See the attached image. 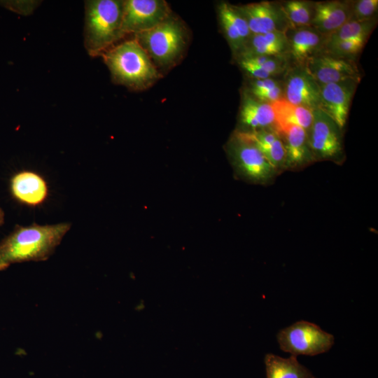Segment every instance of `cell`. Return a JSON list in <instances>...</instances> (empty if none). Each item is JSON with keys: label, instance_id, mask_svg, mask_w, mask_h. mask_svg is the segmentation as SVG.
<instances>
[{"label": "cell", "instance_id": "cell-1", "mask_svg": "<svg viewBox=\"0 0 378 378\" xmlns=\"http://www.w3.org/2000/svg\"><path fill=\"white\" fill-rule=\"evenodd\" d=\"M71 227L69 222L16 225L0 242V271L15 263L47 260Z\"/></svg>", "mask_w": 378, "mask_h": 378}, {"label": "cell", "instance_id": "cell-2", "mask_svg": "<svg viewBox=\"0 0 378 378\" xmlns=\"http://www.w3.org/2000/svg\"><path fill=\"white\" fill-rule=\"evenodd\" d=\"M101 56L113 81L131 89H144L160 76L148 54L135 38L114 45Z\"/></svg>", "mask_w": 378, "mask_h": 378}, {"label": "cell", "instance_id": "cell-3", "mask_svg": "<svg viewBox=\"0 0 378 378\" xmlns=\"http://www.w3.org/2000/svg\"><path fill=\"white\" fill-rule=\"evenodd\" d=\"M123 1H85L84 46L91 56L102 55L123 36Z\"/></svg>", "mask_w": 378, "mask_h": 378}, {"label": "cell", "instance_id": "cell-4", "mask_svg": "<svg viewBox=\"0 0 378 378\" xmlns=\"http://www.w3.org/2000/svg\"><path fill=\"white\" fill-rule=\"evenodd\" d=\"M279 348L291 356H316L328 351L335 343L333 335L316 324L298 321L276 334Z\"/></svg>", "mask_w": 378, "mask_h": 378}, {"label": "cell", "instance_id": "cell-5", "mask_svg": "<svg viewBox=\"0 0 378 378\" xmlns=\"http://www.w3.org/2000/svg\"><path fill=\"white\" fill-rule=\"evenodd\" d=\"M134 36L152 61L159 65H167L176 59L184 43L181 27L169 18Z\"/></svg>", "mask_w": 378, "mask_h": 378}, {"label": "cell", "instance_id": "cell-6", "mask_svg": "<svg viewBox=\"0 0 378 378\" xmlns=\"http://www.w3.org/2000/svg\"><path fill=\"white\" fill-rule=\"evenodd\" d=\"M232 156L239 172L256 183H267L276 171L267 160L246 132L239 133L232 146Z\"/></svg>", "mask_w": 378, "mask_h": 378}, {"label": "cell", "instance_id": "cell-7", "mask_svg": "<svg viewBox=\"0 0 378 378\" xmlns=\"http://www.w3.org/2000/svg\"><path fill=\"white\" fill-rule=\"evenodd\" d=\"M169 18V8L160 0L123 1L121 30L123 36L148 30Z\"/></svg>", "mask_w": 378, "mask_h": 378}, {"label": "cell", "instance_id": "cell-8", "mask_svg": "<svg viewBox=\"0 0 378 378\" xmlns=\"http://www.w3.org/2000/svg\"><path fill=\"white\" fill-rule=\"evenodd\" d=\"M341 130L321 109L313 111L308 142L314 159L337 160L342 154Z\"/></svg>", "mask_w": 378, "mask_h": 378}, {"label": "cell", "instance_id": "cell-9", "mask_svg": "<svg viewBox=\"0 0 378 378\" xmlns=\"http://www.w3.org/2000/svg\"><path fill=\"white\" fill-rule=\"evenodd\" d=\"M303 67L319 85L360 80L358 69L352 60L323 52L309 59Z\"/></svg>", "mask_w": 378, "mask_h": 378}, {"label": "cell", "instance_id": "cell-10", "mask_svg": "<svg viewBox=\"0 0 378 378\" xmlns=\"http://www.w3.org/2000/svg\"><path fill=\"white\" fill-rule=\"evenodd\" d=\"M357 81L346 80L320 86L319 109L342 130L346 122Z\"/></svg>", "mask_w": 378, "mask_h": 378}, {"label": "cell", "instance_id": "cell-11", "mask_svg": "<svg viewBox=\"0 0 378 378\" xmlns=\"http://www.w3.org/2000/svg\"><path fill=\"white\" fill-rule=\"evenodd\" d=\"M9 190L15 200L31 207L43 204L49 194L48 185L44 177L31 170L15 173L10 179Z\"/></svg>", "mask_w": 378, "mask_h": 378}, {"label": "cell", "instance_id": "cell-12", "mask_svg": "<svg viewBox=\"0 0 378 378\" xmlns=\"http://www.w3.org/2000/svg\"><path fill=\"white\" fill-rule=\"evenodd\" d=\"M285 81V99L312 111L319 108L320 86L304 67L293 69Z\"/></svg>", "mask_w": 378, "mask_h": 378}, {"label": "cell", "instance_id": "cell-13", "mask_svg": "<svg viewBox=\"0 0 378 378\" xmlns=\"http://www.w3.org/2000/svg\"><path fill=\"white\" fill-rule=\"evenodd\" d=\"M236 8L245 18L251 35L284 31L285 16L281 8H276L271 2L252 3Z\"/></svg>", "mask_w": 378, "mask_h": 378}, {"label": "cell", "instance_id": "cell-14", "mask_svg": "<svg viewBox=\"0 0 378 378\" xmlns=\"http://www.w3.org/2000/svg\"><path fill=\"white\" fill-rule=\"evenodd\" d=\"M352 4L330 1L317 2L313 7L310 27L325 37L351 19Z\"/></svg>", "mask_w": 378, "mask_h": 378}, {"label": "cell", "instance_id": "cell-15", "mask_svg": "<svg viewBox=\"0 0 378 378\" xmlns=\"http://www.w3.org/2000/svg\"><path fill=\"white\" fill-rule=\"evenodd\" d=\"M286 151L285 167H302L314 160L308 142V134L302 127L288 126L277 130Z\"/></svg>", "mask_w": 378, "mask_h": 378}, {"label": "cell", "instance_id": "cell-16", "mask_svg": "<svg viewBox=\"0 0 378 378\" xmlns=\"http://www.w3.org/2000/svg\"><path fill=\"white\" fill-rule=\"evenodd\" d=\"M288 53L303 67L312 57L321 53L325 36L311 27L295 29L288 38Z\"/></svg>", "mask_w": 378, "mask_h": 378}, {"label": "cell", "instance_id": "cell-17", "mask_svg": "<svg viewBox=\"0 0 378 378\" xmlns=\"http://www.w3.org/2000/svg\"><path fill=\"white\" fill-rule=\"evenodd\" d=\"M243 57H282L288 53V38L285 31H275L251 35L243 50Z\"/></svg>", "mask_w": 378, "mask_h": 378}, {"label": "cell", "instance_id": "cell-18", "mask_svg": "<svg viewBox=\"0 0 378 378\" xmlns=\"http://www.w3.org/2000/svg\"><path fill=\"white\" fill-rule=\"evenodd\" d=\"M246 133L276 172L285 167L286 151L276 129H263Z\"/></svg>", "mask_w": 378, "mask_h": 378}, {"label": "cell", "instance_id": "cell-19", "mask_svg": "<svg viewBox=\"0 0 378 378\" xmlns=\"http://www.w3.org/2000/svg\"><path fill=\"white\" fill-rule=\"evenodd\" d=\"M277 130L296 125L309 133L312 121L313 111L290 103L284 97L271 104Z\"/></svg>", "mask_w": 378, "mask_h": 378}, {"label": "cell", "instance_id": "cell-20", "mask_svg": "<svg viewBox=\"0 0 378 378\" xmlns=\"http://www.w3.org/2000/svg\"><path fill=\"white\" fill-rule=\"evenodd\" d=\"M241 122L253 131L276 129L273 109L270 104L255 97L246 96L240 110Z\"/></svg>", "mask_w": 378, "mask_h": 378}, {"label": "cell", "instance_id": "cell-21", "mask_svg": "<svg viewBox=\"0 0 378 378\" xmlns=\"http://www.w3.org/2000/svg\"><path fill=\"white\" fill-rule=\"evenodd\" d=\"M267 378H316L296 356L283 358L267 354L264 358Z\"/></svg>", "mask_w": 378, "mask_h": 378}, {"label": "cell", "instance_id": "cell-22", "mask_svg": "<svg viewBox=\"0 0 378 378\" xmlns=\"http://www.w3.org/2000/svg\"><path fill=\"white\" fill-rule=\"evenodd\" d=\"M375 26V19L358 21L349 20L331 34L325 37V43L345 40H359L365 42Z\"/></svg>", "mask_w": 378, "mask_h": 378}, {"label": "cell", "instance_id": "cell-23", "mask_svg": "<svg viewBox=\"0 0 378 378\" xmlns=\"http://www.w3.org/2000/svg\"><path fill=\"white\" fill-rule=\"evenodd\" d=\"M313 7L309 2L292 0L284 2L281 10L288 25L295 29L310 27Z\"/></svg>", "mask_w": 378, "mask_h": 378}, {"label": "cell", "instance_id": "cell-24", "mask_svg": "<svg viewBox=\"0 0 378 378\" xmlns=\"http://www.w3.org/2000/svg\"><path fill=\"white\" fill-rule=\"evenodd\" d=\"M365 42L359 40H345L325 43L321 52L352 60L361 50Z\"/></svg>", "mask_w": 378, "mask_h": 378}, {"label": "cell", "instance_id": "cell-25", "mask_svg": "<svg viewBox=\"0 0 378 378\" xmlns=\"http://www.w3.org/2000/svg\"><path fill=\"white\" fill-rule=\"evenodd\" d=\"M218 13L225 16L230 21L246 44L251 34L245 18L237 8L228 4L222 3L219 6Z\"/></svg>", "mask_w": 378, "mask_h": 378}, {"label": "cell", "instance_id": "cell-26", "mask_svg": "<svg viewBox=\"0 0 378 378\" xmlns=\"http://www.w3.org/2000/svg\"><path fill=\"white\" fill-rule=\"evenodd\" d=\"M377 0H359L352 4L351 20H369L374 19L377 11Z\"/></svg>", "mask_w": 378, "mask_h": 378}, {"label": "cell", "instance_id": "cell-27", "mask_svg": "<svg viewBox=\"0 0 378 378\" xmlns=\"http://www.w3.org/2000/svg\"><path fill=\"white\" fill-rule=\"evenodd\" d=\"M218 14L220 24L232 49L235 52L242 50L245 43L239 35L236 28L225 16L219 13Z\"/></svg>", "mask_w": 378, "mask_h": 378}, {"label": "cell", "instance_id": "cell-28", "mask_svg": "<svg viewBox=\"0 0 378 378\" xmlns=\"http://www.w3.org/2000/svg\"><path fill=\"white\" fill-rule=\"evenodd\" d=\"M251 93L255 99L270 104L283 97L281 85L268 90L251 91Z\"/></svg>", "mask_w": 378, "mask_h": 378}, {"label": "cell", "instance_id": "cell-29", "mask_svg": "<svg viewBox=\"0 0 378 378\" xmlns=\"http://www.w3.org/2000/svg\"><path fill=\"white\" fill-rule=\"evenodd\" d=\"M279 85H280L279 83L271 78L265 79H255L251 83V92L272 89Z\"/></svg>", "mask_w": 378, "mask_h": 378}, {"label": "cell", "instance_id": "cell-30", "mask_svg": "<svg viewBox=\"0 0 378 378\" xmlns=\"http://www.w3.org/2000/svg\"><path fill=\"white\" fill-rule=\"evenodd\" d=\"M5 221V214L3 209L0 206V227L2 226Z\"/></svg>", "mask_w": 378, "mask_h": 378}]
</instances>
